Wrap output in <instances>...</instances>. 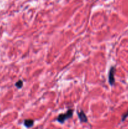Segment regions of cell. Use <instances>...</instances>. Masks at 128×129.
<instances>
[{"instance_id": "6da1fadb", "label": "cell", "mask_w": 128, "mask_h": 129, "mask_svg": "<svg viewBox=\"0 0 128 129\" xmlns=\"http://www.w3.org/2000/svg\"><path fill=\"white\" fill-rule=\"evenodd\" d=\"M73 113H74L73 110H68L66 113H61V114L59 115L57 118H56V121L60 123H63L65 121L72 117Z\"/></svg>"}, {"instance_id": "7a4b0ae2", "label": "cell", "mask_w": 128, "mask_h": 129, "mask_svg": "<svg viewBox=\"0 0 128 129\" xmlns=\"http://www.w3.org/2000/svg\"><path fill=\"white\" fill-rule=\"evenodd\" d=\"M115 72V67H110L109 72V83L110 86H113L115 83V78H114V74Z\"/></svg>"}, {"instance_id": "3957f363", "label": "cell", "mask_w": 128, "mask_h": 129, "mask_svg": "<svg viewBox=\"0 0 128 129\" xmlns=\"http://www.w3.org/2000/svg\"><path fill=\"white\" fill-rule=\"evenodd\" d=\"M77 114L80 122H82V123H83V122H85H85H87L88 118L85 113L84 112V111L81 110L80 112H77Z\"/></svg>"}, {"instance_id": "277c9868", "label": "cell", "mask_w": 128, "mask_h": 129, "mask_svg": "<svg viewBox=\"0 0 128 129\" xmlns=\"http://www.w3.org/2000/svg\"><path fill=\"white\" fill-rule=\"evenodd\" d=\"M34 125V120L31 119H26L24 120V125L26 128H30L32 127Z\"/></svg>"}, {"instance_id": "5b68a950", "label": "cell", "mask_w": 128, "mask_h": 129, "mask_svg": "<svg viewBox=\"0 0 128 129\" xmlns=\"http://www.w3.org/2000/svg\"><path fill=\"white\" fill-rule=\"evenodd\" d=\"M23 86V81L22 80H18L16 83H15V86L18 89H21Z\"/></svg>"}, {"instance_id": "8992f818", "label": "cell", "mask_w": 128, "mask_h": 129, "mask_svg": "<svg viewBox=\"0 0 128 129\" xmlns=\"http://www.w3.org/2000/svg\"><path fill=\"white\" fill-rule=\"evenodd\" d=\"M127 117H128V111L122 115V122H124V121L126 119V118Z\"/></svg>"}]
</instances>
